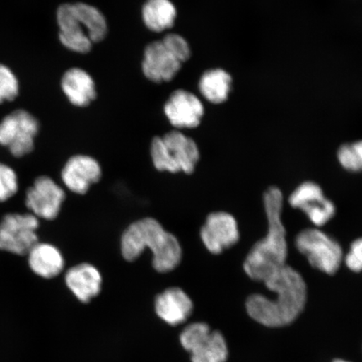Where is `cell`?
Masks as SVG:
<instances>
[{
  "label": "cell",
  "instance_id": "cell-14",
  "mask_svg": "<svg viewBox=\"0 0 362 362\" xmlns=\"http://www.w3.org/2000/svg\"><path fill=\"white\" fill-rule=\"evenodd\" d=\"M181 63L162 40L147 45L144 51L142 69L144 76L153 83L170 81L180 70Z\"/></svg>",
  "mask_w": 362,
  "mask_h": 362
},
{
  "label": "cell",
  "instance_id": "cell-24",
  "mask_svg": "<svg viewBox=\"0 0 362 362\" xmlns=\"http://www.w3.org/2000/svg\"><path fill=\"white\" fill-rule=\"evenodd\" d=\"M19 189L16 171L0 163V202H7L15 196Z\"/></svg>",
  "mask_w": 362,
  "mask_h": 362
},
{
  "label": "cell",
  "instance_id": "cell-21",
  "mask_svg": "<svg viewBox=\"0 0 362 362\" xmlns=\"http://www.w3.org/2000/svg\"><path fill=\"white\" fill-rule=\"evenodd\" d=\"M232 76L220 68L204 74L199 83L202 96L211 103L221 104L228 100L232 89Z\"/></svg>",
  "mask_w": 362,
  "mask_h": 362
},
{
  "label": "cell",
  "instance_id": "cell-27",
  "mask_svg": "<svg viewBox=\"0 0 362 362\" xmlns=\"http://www.w3.org/2000/svg\"><path fill=\"white\" fill-rule=\"evenodd\" d=\"M345 264L355 273L362 272V238L351 243L350 252L345 257Z\"/></svg>",
  "mask_w": 362,
  "mask_h": 362
},
{
  "label": "cell",
  "instance_id": "cell-2",
  "mask_svg": "<svg viewBox=\"0 0 362 362\" xmlns=\"http://www.w3.org/2000/svg\"><path fill=\"white\" fill-rule=\"evenodd\" d=\"M268 219V233L248 252L243 269L252 280L262 282L269 275L286 265L288 244L286 230L281 219L283 194L278 187H269L264 196Z\"/></svg>",
  "mask_w": 362,
  "mask_h": 362
},
{
  "label": "cell",
  "instance_id": "cell-1",
  "mask_svg": "<svg viewBox=\"0 0 362 362\" xmlns=\"http://www.w3.org/2000/svg\"><path fill=\"white\" fill-rule=\"evenodd\" d=\"M262 283L276 298L270 300L262 294H252L246 302L248 315L267 327H282L293 323L304 310L307 300V287L302 275L286 264Z\"/></svg>",
  "mask_w": 362,
  "mask_h": 362
},
{
  "label": "cell",
  "instance_id": "cell-7",
  "mask_svg": "<svg viewBox=\"0 0 362 362\" xmlns=\"http://www.w3.org/2000/svg\"><path fill=\"white\" fill-rule=\"evenodd\" d=\"M180 343L191 353L192 362H226L228 349L226 339L206 323H194L180 334Z\"/></svg>",
  "mask_w": 362,
  "mask_h": 362
},
{
  "label": "cell",
  "instance_id": "cell-23",
  "mask_svg": "<svg viewBox=\"0 0 362 362\" xmlns=\"http://www.w3.org/2000/svg\"><path fill=\"white\" fill-rule=\"evenodd\" d=\"M20 93V83L10 67L0 63V104L12 102Z\"/></svg>",
  "mask_w": 362,
  "mask_h": 362
},
{
  "label": "cell",
  "instance_id": "cell-22",
  "mask_svg": "<svg viewBox=\"0 0 362 362\" xmlns=\"http://www.w3.org/2000/svg\"><path fill=\"white\" fill-rule=\"evenodd\" d=\"M74 10L81 25L93 43L101 42L107 34L106 18L96 7L85 3L74 4Z\"/></svg>",
  "mask_w": 362,
  "mask_h": 362
},
{
  "label": "cell",
  "instance_id": "cell-20",
  "mask_svg": "<svg viewBox=\"0 0 362 362\" xmlns=\"http://www.w3.org/2000/svg\"><path fill=\"white\" fill-rule=\"evenodd\" d=\"M177 11L170 0H147L142 16L144 24L153 33H162L174 25Z\"/></svg>",
  "mask_w": 362,
  "mask_h": 362
},
{
  "label": "cell",
  "instance_id": "cell-29",
  "mask_svg": "<svg viewBox=\"0 0 362 362\" xmlns=\"http://www.w3.org/2000/svg\"><path fill=\"white\" fill-rule=\"evenodd\" d=\"M334 362H349V361H344V360H336V361H334Z\"/></svg>",
  "mask_w": 362,
  "mask_h": 362
},
{
  "label": "cell",
  "instance_id": "cell-5",
  "mask_svg": "<svg viewBox=\"0 0 362 362\" xmlns=\"http://www.w3.org/2000/svg\"><path fill=\"white\" fill-rule=\"evenodd\" d=\"M296 246L313 268L332 275L343 260V251L336 240L317 228H307L297 235Z\"/></svg>",
  "mask_w": 362,
  "mask_h": 362
},
{
  "label": "cell",
  "instance_id": "cell-9",
  "mask_svg": "<svg viewBox=\"0 0 362 362\" xmlns=\"http://www.w3.org/2000/svg\"><path fill=\"white\" fill-rule=\"evenodd\" d=\"M66 198L63 189L48 176H39L27 189L25 206L37 218L52 221L60 214Z\"/></svg>",
  "mask_w": 362,
  "mask_h": 362
},
{
  "label": "cell",
  "instance_id": "cell-10",
  "mask_svg": "<svg viewBox=\"0 0 362 362\" xmlns=\"http://www.w3.org/2000/svg\"><path fill=\"white\" fill-rule=\"evenodd\" d=\"M293 208L304 211L316 226L327 224L336 214V206L324 196L322 189L312 181H306L294 189L288 199Z\"/></svg>",
  "mask_w": 362,
  "mask_h": 362
},
{
  "label": "cell",
  "instance_id": "cell-12",
  "mask_svg": "<svg viewBox=\"0 0 362 362\" xmlns=\"http://www.w3.org/2000/svg\"><path fill=\"white\" fill-rule=\"evenodd\" d=\"M170 123L177 129H194L200 125L204 106L196 95L185 90L172 93L165 105Z\"/></svg>",
  "mask_w": 362,
  "mask_h": 362
},
{
  "label": "cell",
  "instance_id": "cell-28",
  "mask_svg": "<svg viewBox=\"0 0 362 362\" xmlns=\"http://www.w3.org/2000/svg\"><path fill=\"white\" fill-rule=\"evenodd\" d=\"M353 148H354L357 156L362 163V140L352 144Z\"/></svg>",
  "mask_w": 362,
  "mask_h": 362
},
{
  "label": "cell",
  "instance_id": "cell-4",
  "mask_svg": "<svg viewBox=\"0 0 362 362\" xmlns=\"http://www.w3.org/2000/svg\"><path fill=\"white\" fill-rule=\"evenodd\" d=\"M151 155L153 165L160 171L191 175L196 169L200 151L196 142L180 131H171L152 140Z\"/></svg>",
  "mask_w": 362,
  "mask_h": 362
},
{
  "label": "cell",
  "instance_id": "cell-18",
  "mask_svg": "<svg viewBox=\"0 0 362 362\" xmlns=\"http://www.w3.org/2000/svg\"><path fill=\"white\" fill-rule=\"evenodd\" d=\"M62 89L72 105L83 107L97 97L92 76L81 68H71L62 76Z\"/></svg>",
  "mask_w": 362,
  "mask_h": 362
},
{
  "label": "cell",
  "instance_id": "cell-15",
  "mask_svg": "<svg viewBox=\"0 0 362 362\" xmlns=\"http://www.w3.org/2000/svg\"><path fill=\"white\" fill-rule=\"evenodd\" d=\"M59 39L64 47L71 52L86 54L90 51V42L87 31L81 25L74 10V4H63L57 11Z\"/></svg>",
  "mask_w": 362,
  "mask_h": 362
},
{
  "label": "cell",
  "instance_id": "cell-16",
  "mask_svg": "<svg viewBox=\"0 0 362 362\" xmlns=\"http://www.w3.org/2000/svg\"><path fill=\"white\" fill-rule=\"evenodd\" d=\"M156 311L167 324L177 325L185 322L193 310L191 298L183 289L169 288L156 298Z\"/></svg>",
  "mask_w": 362,
  "mask_h": 362
},
{
  "label": "cell",
  "instance_id": "cell-6",
  "mask_svg": "<svg viewBox=\"0 0 362 362\" xmlns=\"http://www.w3.org/2000/svg\"><path fill=\"white\" fill-rule=\"evenodd\" d=\"M39 130V122L30 112L13 111L0 121V146L6 147L13 157H24L33 151Z\"/></svg>",
  "mask_w": 362,
  "mask_h": 362
},
{
  "label": "cell",
  "instance_id": "cell-19",
  "mask_svg": "<svg viewBox=\"0 0 362 362\" xmlns=\"http://www.w3.org/2000/svg\"><path fill=\"white\" fill-rule=\"evenodd\" d=\"M27 256L30 269L40 278H55L64 269L65 261L61 251L52 244L38 243Z\"/></svg>",
  "mask_w": 362,
  "mask_h": 362
},
{
  "label": "cell",
  "instance_id": "cell-11",
  "mask_svg": "<svg viewBox=\"0 0 362 362\" xmlns=\"http://www.w3.org/2000/svg\"><path fill=\"white\" fill-rule=\"evenodd\" d=\"M240 233L235 217L228 212H214L208 215L201 229L204 245L212 255H220L238 242Z\"/></svg>",
  "mask_w": 362,
  "mask_h": 362
},
{
  "label": "cell",
  "instance_id": "cell-26",
  "mask_svg": "<svg viewBox=\"0 0 362 362\" xmlns=\"http://www.w3.org/2000/svg\"><path fill=\"white\" fill-rule=\"evenodd\" d=\"M337 158L344 169L351 172L362 171V163L357 156L352 144H343L339 147Z\"/></svg>",
  "mask_w": 362,
  "mask_h": 362
},
{
  "label": "cell",
  "instance_id": "cell-25",
  "mask_svg": "<svg viewBox=\"0 0 362 362\" xmlns=\"http://www.w3.org/2000/svg\"><path fill=\"white\" fill-rule=\"evenodd\" d=\"M169 51L181 62L189 60L192 56L191 48L187 40L178 34H168L162 40Z\"/></svg>",
  "mask_w": 362,
  "mask_h": 362
},
{
  "label": "cell",
  "instance_id": "cell-13",
  "mask_svg": "<svg viewBox=\"0 0 362 362\" xmlns=\"http://www.w3.org/2000/svg\"><path fill=\"white\" fill-rule=\"evenodd\" d=\"M102 177V168L93 157L78 155L72 156L66 163L62 171V180L71 192L84 194L90 185L96 184Z\"/></svg>",
  "mask_w": 362,
  "mask_h": 362
},
{
  "label": "cell",
  "instance_id": "cell-3",
  "mask_svg": "<svg viewBox=\"0 0 362 362\" xmlns=\"http://www.w3.org/2000/svg\"><path fill=\"white\" fill-rule=\"evenodd\" d=\"M146 248L153 253V267L158 273L173 271L182 259L178 239L157 220L149 217L134 221L121 238L122 255L127 261L137 259Z\"/></svg>",
  "mask_w": 362,
  "mask_h": 362
},
{
  "label": "cell",
  "instance_id": "cell-17",
  "mask_svg": "<svg viewBox=\"0 0 362 362\" xmlns=\"http://www.w3.org/2000/svg\"><path fill=\"white\" fill-rule=\"evenodd\" d=\"M65 282L79 301L88 303L100 293L103 279L96 267L84 262L66 272Z\"/></svg>",
  "mask_w": 362,
  "mask_h": 362
},
{
  "label": "cell",
  "instance_id": "cell-8",
  "mask_svg": "<svg viewBox=\"0 0 362 362\" xmlns=\"http://www.w3.org/2000/svg\"><path fill=\"white\" fill-rule=\"evenodd\" d=\"M40 223L31 214H11L0 221V250L25 256L28 255L39 238L36 230Z\"/></svg>",
  "mask_w": 362,
  "mask_h": 362
}]
</instances>
